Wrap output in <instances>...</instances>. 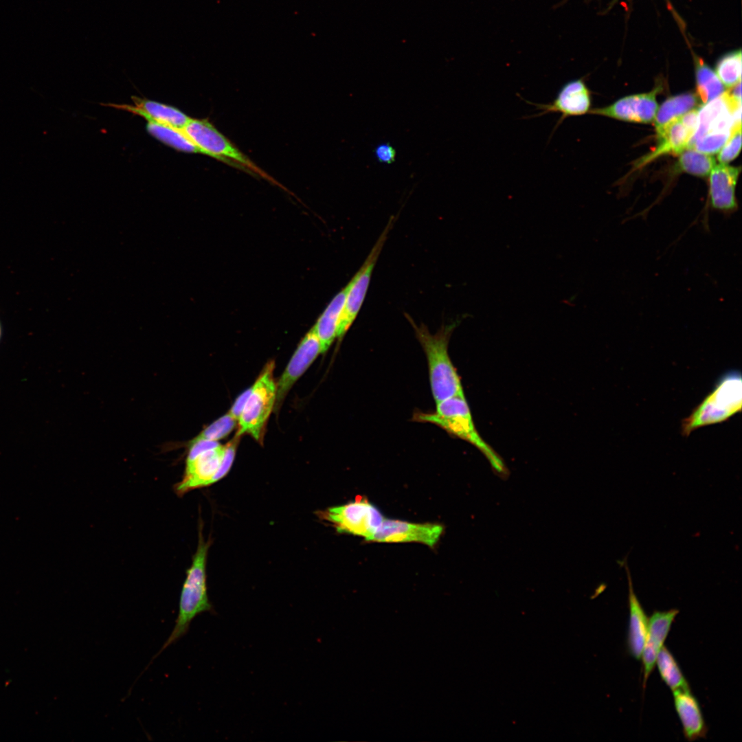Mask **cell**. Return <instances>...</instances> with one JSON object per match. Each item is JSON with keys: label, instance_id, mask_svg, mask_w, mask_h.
Instances as JSON below:
<instances>
[{"label": "cell", "instance_id": "6da1fadb", "mask_svg": "<svg viewBox=\"0 0 742 742\" xmlns=\"http://www.w3.org/2000/svg\"><path fill=\"white\" fill-rule=\"evenodd\" d=\"M240 438L235 435L225 445L216 441L192 440L188 445L183 477L174 486L176 494L181 497L226 476L234 461Z\"/></svg>", "mask_w": 742, "mask_h": 742}, {"label": "cell", "instance_id": "7a4b0ae2", "mask_svg": "<svg viewBox=\"0 0 742 742\" xmlns=\"http://www.w3.org/2000/svg\"><path fill=\"white\" fill-rule=\"evenodd\" d=\"M412 420L434 424L471 443L486 457L495 474L502 479L508 477L509 471L502 458L477 432L464 396H456L439 402L433 412H415Z\"/></svg>", "mask_w": 742, "mask_h": 742}, {"label": "cell", "instance_id": "3957f363", "mask_svg": "<svg viewBox=\"0 0 742 742\" xmlns=\"http://www.w3.org/2000/svg\"><path fill=\"white\" fill-rule=\"evenodd\" d=\"M210 544V539L205 541L202 534V526L200 525L198 547L193 556L192 565L186 571V578L180 595L175 625L170 636L153 657L150 663L168 647L187 633L191 622L196 616L203 612L214 613V607L207 595L205 570L207 552Z\"/></svg>", "mask_w": 742, "mask_h": 742}, {"label": "cell", "instance_id": "277c9868", "mask_svg": "<svg viewBox=\"0 0 742 742\" xmlns=\"http://www.w3.org/2000/svg\"><path fill=\"white\" fill-rule=\"evenodd\" d=\"M416 336L426 355L429 381L436 404L456 396H464L460 379L448 353V344L455 324L442 326L435 334L426 326H417L409 318Z\"/></svg>", "mask_w": 742, "mask_h": 742}, {"label": "cell", "instance_id": "5b68a950", "mask_svg": "<svg viewBox=\"0 0 742 742\" xmlns=\"http://www.w3.org/2000/svg\"><path fill=\"white\" fill-rule=\"evenodd\" d=\"M741 100L728 91L698 109L697 126L687 148L708 155L717 153L732 131L741 126Z\"/></svg>", "mask_w": 742, "mask_h": 742}, {"label": "cell", "instance_id": "8992f818", "mask_svg": "<svg viewBox=\"0 0 742 742\" xmlns=\"http://www.w3.org/2000/svg\"><path fill=\"white\" fill-rule=\"evenodd\" d=\"M742 379L730 370L717 381L709 394L682 422V434L688 436L701 427L720 423L741 411Z\"/></svg>", "mask_w": 742, "mask_h": 742}, {"label": "cell", "instance_id": "52a82bcc", "mask_svg": "<svg viewBox=\"0 0 742 742\" xmlns=\"http://www.w3.org/2000/svg\"><path fill=\"white\" fill-rule=\"evenodd\" d=\"M275 363L268 362L250 387V392L238 419L236 435L247 434L262 444L269 416L274 410L276 383L273 376Z\"/></svg>", "mask_w": 742, "mask_h": 742}, {"label": "cell", "instance_id": "ba28073f", "mask_svg": "<svg viewBox=\"0 0 742 742\" xmlns=\"http://www.w3.org/2000/svg\"><path fill=\"white\" fill-rule=\"evenodd\" d=\"M185 135L209 157L232 167L270 179L244 153L207 120L192 119L181 128Z\"/></svg>", "mask_w": 742, "mask_h": 742}, {"label": "cell", "instance_id": "9c48e42d", "mask_svg": "<svg viewBox=\"0 0 742 742\" xmlns=\"http://www.w3.org/2000/svg\"><path fill=\"white\" fill-rule=\"evenodd\" d=\"M316 514L320 519L330 524L337 532L361 537L368 541L384 519L381 511L363 497Z\"/></svg>", "mask_w": 742, "mask_h": 742}, {"label": "cell", "instance_id": "30bf717a", "mask_svg": "<svg viewBox=\"0 0 742 742\" xmlns=\"http://www.w3.org/2000/svg\"><path fill=\"white\" fill-rule=\"evenodd\" d=\"M394 219H390L366 260L347 284L344 306L341 315L337 337L341 339L356 319L366 297L371 276L377 258L391 229Z\"/></svg>", "mask_w": 742, "mask_h": 742}, {"label": "cell", "instance_id": "8fae6325", "mask_svg": "<svg viewBox=\"0 0 742 742\" xmlns=\"http://www.w3.org/2000/svg\"><path fill=\"white\" fill-rule=\"evenodd\" d=\"M444 531L442 525L436 523H413L384 518L369 541L379 543L416 542L434 548Z\"/></svg>", "mask_w": 742, "mask_h": 742}, {"label": "cell", "instance_id": "7c38bea8", "mask_svg": "<svg viewBox=\"0 0 742 742\" xmlns=\"http://www.w3.org/2000/svg\"><path fill=\"white\" fill-rule=\"evenodd\" d=\"M322 353L319 339L312 328L302 339L276 383V399L274 410L278 412L284 399L294 383L308 370Z\"/></svg>", "mask_w": 742, "mask_h": 742}, {"label": "cell", "instance_id": "4fadbf2b", "mask_svg": "<svg viewBox=\"0 0 742 742\" xmlns=\"http://www.w3.org/2000/svg\"><path fill=\"white\" fill-rule=\"evenodd\" d=\"M698 109L685 113L657 133L658 142L655 149L639 159L636 166H642L666 154L679 155L686 149L697 128Z\"/></svg>", "mask_w": 742, "mask_h": 742}, {"label": "cell", "instance_id": "5bb4252c", "mask_svg": "<svg viewBox=\"0 0 742 742\" xmlns=\"http://www.w3.org/2000/svg\"><path fill=\"white\" fill-rule=\"evenodd\" d=\"M660 89L657 87L648 93L625 96L610 105L592 109L589 113L631 122H653L658 109L656 96Z\"/></svg>", "mask_w": 742, "mask_h": 742}, {"label": "cell", "instance_id": "9a60e30c", "mask_svg": "<svg viewBox=\"0 0 742 742\" xmlns=\"http://www.w3.org/2000/svg\"><path fill=\"white\" fill-rule=\"evenodd\" d=\"M591 104V92L583 78L571 80L563 85L552 102L534 104L537 109L541 111L537 115L548 113H560L561 117L556 127L567 117L588 113Z\"/></svg>", "mask_w": 742, "mask_h": 742}, {"label": "cell", "instance_id": "2e32d148", "mask_svg": "<svg viewBox=\"0 0 742 742\" xmlns=\"http://www.w3.org/2000/svg\"><path fill=\"white\" fill-rule=\"evenodd\" d=\"M741 166L715 164L710 173L709 201L711 207L729 215L738 208L735 195Z\"/></svg>", "mask_w": 742, "mask_h": 742}, {"label": "cell", "instance_id": "e0dca14e", "mask_svg": "<svg viewBox=\"0 0 742 742\" xmlns=\"http://www.w3.org/2000/svg\"><path fill=\"white\" fill-rule=\"evenodd\" d=\"M679 610L655 611L649 618V625L642 653L643 664V687L655 666L657 654L671 630Z\"/></svg>", "mask_w": 742, "mask_h": 742}, {"label": "cell", "instance_id": "ac0fdd59", "mask_svg": "<svg viewBox=\"0 0 742 742\" xmlns=\"http://www.w3.org/2000/svg\"><path fill=\"white\" fill-rule=\"evenodd\" d=\"M674 706L682 726L683 734L688 741L705 738L708 728L699 704L690 688L673 691Z\"/></svg>", "mask_w": 742, "mask_h": 742}, {"label": "cell", "instance_id": "d6986e66", "mask_svg": "<svg viewBox=\"0 0 742 742\" xmlns=\"http://www.w3.org/2000/svg\"><path fill=\"white\" fill-rule=\"evenodd\" d=\"M135 106L109 104V106L130 111L144 117L148 122L183 128L191 120L179 109L155 101L132 97Z\"/></svg>", "mask_w": 742, "mask_h": 742}, {"label": "cell", "instance_id": "ffe728a7", "mask_svg": "<svg viewBox=\"0 0 742 742\" xmlns=\"http://www.w3.org/2000/svg\"><path fill=\"white\" fill-rule=\"evenodd\" d=\"M629 584V619L627 634V647L629 654L640 660L647 633L649 618L637 598L633 587L630 571L625 565Z\"/></svg>", "mask_w": 742, "mask_h": 742}, {"label": "cell", "instance_id": "44dd1931", "mask_svg": "<svg viewBox=\"0 0 742 742\" xmlns=\"http://www.w3.org/2000/svg\"><path fill=\"white\" fill-rule=\"evenodd\" d=\"M347 289L346 285L333 298L313 327L319 339L322 354L328 350L337 338Z\"/></svg>", "mask_w": 742, "mask_h": 742}, {"label": "cell", "instance_id": "7402d4cb", "mask_svg": "<svg viewBox=\"0 0 742 742\" xmlns=\"http://www.w3.org/2000/svg\"><path fill=\"white\" fill-rule=\"evenodd\" d=\"M699 102L696 93H682L667 98L657 109L653 121L656 133L685 113L697 109Z\"/></svg>", "mask_w": 742, "mask_h": 742}, {"label": "cell", "instance_id": "603a6c76", "mask_svg": "<svg viewBox=\"0 0 742 742\" xmlns=\"http://www.w3.org/2000/svg\"><path fill=\"white\" fill-rule=\"evenodd\" d=\"M697 93L700 102L704 104L721 95L725 91V87L713 71L704 60L694 54L693 56Z\"/></svg>", "mask_w": 742, "mask_h": 742}, {"label": "cell", "instance_id": "cb8c5ba5", "mask_svg": "<svg viewBox=\"0 0 742 742\" xmlns=\"http://www.w3.org/2000/svg\"><path fill=\"white\" fill-rule=\"evenodd\" d=\"M146 128L155 138L178 150L209 156L195 145L181 129L154 122H148Z\"/></svg>", "mask_w": 742, "mask_h": 742}, {"label": "cell", "instance_id": "d4e9b609", "mask_svg": "<svg viewBox=\"0 0 742 742\" xmlns=\"http://www.w3.org/2000/svg\"><path fill=\"white\" fill-rule=\"evenodd\" d=\"M679 155L676 170L697 177H707L716 164L712 155L699 152L693 148H686Z\"/></svg>", "mask_w": 742, "mask_h": 742}, {"label": "cell", "instance_id": "484cf974", "mask_svg": "<svg viewBox=\"0 0 742 742\" xmlns=\"http://www.w3.org/2000/svg\"><path fill=\"white\" fill-rule=\"evenodd\" d=\"M655 664L661 678L672 692L689 688L677 661L666 646L660 650Z\"/></svg>", "mask_w": 742, "mask_h": 742}, {"label": "cell", "instance_id": "4316f807", "mask_svg": "<svg viewBox=\"0 0 742 742\" xmlns=\"http://www.w3.org/2000/svg\"><path fill=\"white\" fill-rule=\"evenodd\" d=\"M741 50L730 52L721 56L715 67V73L724 85L731 88L741 82Z\"/></svg>", "mask_w": 742, "mask_h": 742}, {"label": "cell", "instance_id": "83f0119b", "mask_svg": "<svg viewBox=\"0 0 742 742\" xmlns=\"http://www.w3.org/2000/svg\"><path fill=\"white\" fill-rule=\"evenodd\" d=\"M238 420L228 412L205 428L194 440L216 441L227 437L237 427Z\"/></svg>", "mask_w": 742, "mask_h": 742}, {"label": "cell", "instance_id": "f1b7e54d", "mask_svg": "<svg viewBox=\"0 0 742 742\" xmlns=\"http://www.w3.org/2000/svg\"><path fill=\"white\" fill-rule=\"evenodd\" d=\"M741 146V126L736 127L724 145L718 152L717 159L721 164H727L739 155Z\"/></svg>", "mask_w": 742, "mask_h": 742}, {"label": "cell", "instance_id": "f546056e", "mask_svg": "<svg viewBox=\"0 0 742 742\" xmlns=\"http://www.w3.org/2000/svg\"><path fill=\"white\" fill-rule=\"evenodd\" d=\"M374 152L375 157L380 163L390 164L395 161L396 150L390 143L379 144Z\"/></svg>", "mask_w": 742, "mask_h": 742}, {"label": "cell", "instance_id": "4dcf8cb0", "mask_svg": "<svg viewBox=\"0 0 742 742\" xmlns=\"http://www.w3.org/2000/svg\"><path fill=\"white\" fill-rule=\"evenodd\" d=\"M250 392V387L239 395L229 412L238 420Z\"/></svg>", "mask_w": 742, "mask_h": 742}, {"label": "cell", "instance_id": "1f68e13d", "mask_svg": "<svg viewBox=\"0 0 742 742\" xmlns=\"http://www.w3.org/2000/svg\"><path fill=\"white\" fill-rule=\"evenodd\" d=\"M1 336H2V325H1V321H0V340H1Z\"/></svg>", "mask_w": 742, "mask_h": 742}]
</instances>
